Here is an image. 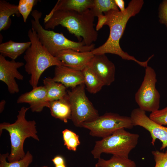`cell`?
Segmentation results:
<instances>
[{"instance_id":"cell-1","label":"cell","mask_w":167,"mask_h":167,"mask_svg":"<svg viewBox=\"0 0 167 167\" xmlns=\"http://www.w3.org/2000/svg\"><path fill=\"white\" fill-rule=\"evenodd\" d=\"M143 0H132L123 11L111 10L104 13L107 20L105 25L109 26L110 32L106 41L102 45L95 48L91 52L95 55L110 53L118 55L122 59L132 60L144 67L148 66L149 61L152 57L150 56L146 61H140L134 57L123 51L119 44L127 22L132 17L138 14L143 4Z\"/></svg>"},{"instance_id":"cell-2","label":"cell","mask_w":167,"mask_h":167,"mask_svg":"<svg viewBox=\"0 0 167 167\" xmlns=\"http://www.w3.org/2000/svg\"><path fill=\"white\" fill-rule=\"evenodd\" d=\"M95 17L90 9L83 12L74 11L59 10L44 19V28L54 29L61 25L77 37L79 42L83 41L89 46L96 41L98 33L94 28Z\"/></svg>"},{"instance_id":"cell-3","label":"cell","mask_w":167,"mask_h":167,"mask_svg":"<svg viewBox=\"0 0 167 167\" xmlns=\"http://www.w3.org/2000/svg\"><path fill=\"white\" fill-rule=\"evenodd\" d=\"M28 36L31 45L24 57V67L26 72L30 75L29 84L34 88L38 86L40 77L46 69L52 66L62 65V63L42 44L33 29L29 30Z\"/></svg>"},{"instance_id":"cell-4","label":"cell","mask_w":167,"mask_h":167,"mask_svg":"<svg viewBox=\"0 0 167 167\" xmlns=\"http://www.w3.org/2000/svg\"><path fill=\"white\" fill-rule=\"evenodd\" d=\"M30 107H22L18 111L15 122L11 124L4 122L0 124V135L3 130L8 131L11 142V151L7 159L9 162L20 160L26 153L24 149V144L26 139L32 137L38 141L39 138L37 134L36 122L34 120H27L26 114Z\"/></svg>"},{"instance_id":"cell-5","label":"cell","mask_w":167,"mask_h":167,"mask_svg":"<svg viewBox=\"0 0 167 167\" xmlns=\"http://www.w3.org/2000/svg\"><path fill=\"white\" fill-rule=\"evenodd\" d=\"M31 15L33 19L31 20L32 28L36 32L38 37L42 44L49 52L55 56L59 52L65 49H72L80 52L92 51L95 45H86L82 41L76 42L70 40L62 33L55 32L43 28L40 22L42 13L36 10L32 11Z\"/></svg>"},{"instance_id":"cell-6","label":"cell","mask_w":167,"mask_h":167,"mask_svg":"<svg viewBox=\"0 0 167 167\" xmlns=\"http://www.w3.org/2000/svg\"><path fill=\"white\" fill-rule=\"evenodd\" d=\"M139 137L137 134L121 129L96 141L91 152L95 159L100 158L102 153L129 158L130 152L138 144Z\"/></svg>"},{"instance_id":"cell-7","label":"cell","mask_w":167,"mask_h":167,"mask_svg":"<svg viewBox=\"0 0 167 167\" xmlns=\"http://www.w3.org/2000/svg\"><path fill=\"white\" fill-rule=\"evenodd\" d=\"M85 87L83 84L67 91V97L71 110V119L78 127H82L84 123L92 121L99 116L86 94Z\"/></svg>"},{"instance_id":"cell-8","label":"cell","mask_w":167,"mask_h":167,"mask_svg":"<svg viewBox=\"0 0 167 167\" xmlns=\"http://www.w3.org/2000/svg\"><path fill=\"white\" fill-rule=\"evenodd\" d=\"M134 126L130 117L112 113L99 116L94 121L84 123L82 125V127L89 130L91 136L102 138L110 135L119 129H131Z\"/></svg>"},{"instance_id":"cell-9","label":"cell","mask_w":167,"mask_h":167,"mask_svg":"<svg viewBox=\"0 0 167 167\" xmlns=\"http://www.w3.org/2000/svg\"><path fill=\"white\" fill-rule=\"evenodd\" d=\"M156 74L151 67H145L143 81L135 95V100L141 109L151 113L159 109L160 93L156 88Z\"/></svg>"},{"instance_id":"cell-10","label":"cell","mask_w":167,"mask_h":167,"mask_svg":"<svg viewBox=\"0 0 167 167\" xmlns=\"http://www.w3.org/2000/svg\"><path fill=\"white\" fill-rule=\"evenodd\" d=\"M130 117L134 126H141L149 132L153 145H154L156 140L158 139L162 143L161 150L167 147V127L153 121L147 116L145 111L139 108L134 109Z\"/></svg>"},{"instance_id":"cell-11","label":"cell","mask_w":167,"mask_h":167,"mask_svg":"<svg viewBox=\"0 0 167 167\" xmlns=\"http://www.w3.org/2000/svg\"><path fill=\"white\" fill-rule=\"evenodd\" d=\"M24 65L22 62L7 60L5 57L0 54V80L6 84L10 94L17 93L19 91L15 79L23 80V75L18 69Z\"/></svg>"},{"instance_id":"cell-12","label":"cell","mask_w":167,"mask_h":167,"mask_svg":"<svg viewBox=\"0 0 167 167\" xmlns=\"http://www.w3.org/2000/svg\"><path fill=\"white\" fill-rule=\"evenodd\" d=\"M94 55L91 51L80 52L67 49L58 52L55 57L62 62V65L82 71L88 65Z\"/></svg>"},{"instance_id":"cell-13","label":"cell","mask_w":167,"mask_h":167,"mask_svg":"<svg viewBox=\"0 0 167 167\" xmlns=\"http://www.w3.org/2000/svg\"><path fill=\"white\" fill-rule=\"evenodd\" d=\"M88 66L100 78L105 85L109 86L114 81L115 65L105 54L94 55Z\"/></svg>"},{"instance_id":"cell-14","label":"cell","mask_w":167,"mask_h":167,"mask_svg":"<svg viewBox=\"0 0 167 167\" xmlns=\"http://www.w3.org/2000/svg\"><path fill=\"white\" fill-rule=\"evenodd\" d=\"M55 81L62 84L66 88H73L84 84V79L82 71L63 66H55L54 76L52 78Z\"/></svg>"},{"instance_id":"cell-15","label":"cell","mask_w":167,"mask_h":167,"mask_svg":"<svg viewBox=\"0 0 167 167\" xmlns=\"http://www.w3.org/2000/svg\"><path fill=\"white\" fill-rule=\"evenodd\" d=\"M46 94V89L44 85L37 86L31 91L21 95L17 102L28 104L32 111L40 112L46 107L44 101Z\"/></svg>"},{"instance_id":"cell-16","label":"cell","mask_w":167,"mask_h":167,"mask_svg":"<svg viewBox=\"0 0 167 167\" xmlns=\"http://www.w3.org/2000/svg\"><path fill=\"white\" fill-rule=\"evenodd\" d=\"M47 107L50 110L51 116L65 123L71 119V110L67 96L63 98L49 102Z\"/></svg>"},{"instance_id":"cell-17","label":"cell","mask_w":167,"mask_h":167,"mask_svg":"<svg viewBox=\"0 0 167 167\" xmlns=\"http://www.w3.org/2000/svg\"><path fill=\"white\" fill-rule=\"evenodd\" d=\"M43 83L46 91L44 101L46 107L49 102L67 96V88L62 84L54 81L52 78L46 77L43 80Z\"/></svg>"},{"instance_id":"cell-18","label":"cell","mask_w":167,"mask_h":167,"mask_svg":"<svg viewBox=\"0 0 167 167\" xmlns=\"http://www.w3.org/2000/svg\"><path fill=\"white\" fill-rule=\"evenodd\" d=\"M93 0H58L50 11L47 15L49 16L59 10H72L83 12L92 7Z\"/></svg>"},{"instance_id":"cell-19","label":"cell","mask_w":167,"mask_h":167,"mask_svg":"<svg viewBox=\"0 0 167 167\" xmlns=\"http://www.w3.org/2000/svg\"><path fill=\"white\" fill-rule=\"evenodd\" d=\"M31 45L30 41L18 42L9 40L0 45V54L15 60L25 52Z\"/></svg>"},{"instance_id":"cell-20","label":"cell","mask_w":167,"mask_h":167,"mask_svg":"<svg viewBox=\"0 0 167 167\" xmlns=\"http://www.w3.org/2000/svg\"><path fill=\"white\" fill-rule=\"evenodd\" d=\"M20 14L18 6L4 0H0V31L8 29L11 24L10 16Z\"/></svg>"},{"instance_id":"cell-21","label":"cell","mask_w":167,"mask_h":167,"mask_svg":"<svg viewBox=\"0 0 167 167\" xmlns=\"http://www.w3.org/2000/svg\"><path fill=\"white\" fill-rule=\"evenodd\" d=\"M82 71L84 77V84L90 93L96 94L105 86L100 78L89 66H86Z\"/></svg>"},{"instance_id":"cell-22","label":"cell","mask_w":167,"mask_h":167,"mask_svg":"<svg viewBox=\"0 0 167 167\" xmlns=\"http://www.w3.org/2000/svg\"><path fill=\"white\" fill-rule=\"evenodd\" d=\"M96 167H137L135 162L129 158L113 155L108 160L101 158L95 164Z\"/></svg>"},{"instance_id":"cell-23","label":"cell","mask_w":167,"mask_h":167,"mask_svg":"<svg viewBox=\"0 0 167 167\" xmlns=\"http://www.w3.org/2000/svg\"><path fill=\"white\" fill-rule=\"evenodd\" d=\"M90 10L95 17L111 10H119L114 0H93Z\"/></svg>"},{"instance_id":"cell-24","label":"cell","mask_w":167,"mask_h":167,"mask_svg":"<svg viewBox=\"0 0 167 167\" xmlns=\"http://www.w3.org/2000/svg\"><path fill=\"white\" fill-rule=\"evenodd\" d=\"M7 152L0 155V167H28L33 161V156L28 151L23 158L11 162H8L6 159L9 155Z\"/></svg>"},{"instance_id":"cell-25","label":"cell","mask_w":167,"mask_h":167,"mask_svg":"<svg viewBox=\"0 0 167 167\" xmlns=\"http://www.w3.org/2000/svg\"><path fill=\"white\" fill-rule=\"evenodd\" d=\"M64 145L70 150L76 151L80 144L79 136L75 133L67 129L62 131Z\"/></svg>"},{"instance_id":"cell-26","label":"cell","mask_w":167,"mask_h":167,"mask_svg":"<svg viewBox=\"0 0 167 167\" xmlns=\"http://www.w3.org/2000/svg\"><path fill=\"white\" fill-rule=\"evenodd\" d=\"M37 0H20L18 6L20 14L22 16L24 22H26L28 17L31 12Z\"/></svg>"},{"instance_id":"cell-27","label":"cell","mask_w":167,"mask_h":167,"mask_svg":"<svg viewBox=\"0 0 167 167\" xmlns=\"http://www.w3.org/2000/svg\"><path fill=\"white\" fill-rule=\"evenodd\" d=\"M149 117L159 124L163 126L167 125V106L151 113Z\"/></svg>"},{"instance_id":"cell-28","label":"cell","mask_w":167,"mask_h":167,"mask_svg":"<svg viewBox=\"0 0 167 167\" xmlns=\"http://www.w3.org/2000/svg\"><path fill=\"white\" fill-rule=\"evenodd\" d=\"M152 153L155 162L154 167H167V150L165 152L153 151Z\"/></svg>"},{"instance_id":"cell-29","label":"cell","mask_w":167,"mask_h":167,"mask_svg":"<svg viewBox=\"0 0 167 167\" xmlns=\"http://www.w3.org/2000/svg\"><path fill=\"white\" fill-rule=\"evenodd\" d=\"M159 16L160 23L167 27V0L163 1L160 4Z\"/></svg>"},{"instance_id":"cell-30","label":"cell","mask_w":167,"mask_h":167,"mask_svg":"<svg viewBox=\"0 0 167 167\" xmlns=\"http://www.w3.org/2000/svg\"><path fill=\"white\" fill-rule=\"evenodd\" d=\"M97 17L98 22L95 28L97 31L100 30L105 25L107 20L106 16L103 14L100 15Z\"/></svg>"},{"instance_id":"cell-31","label":"cell","mask_w":167,"mask_h":167,"mask_svg":"<svg viewBox=\"0 0 167 167\" xmlns=\"http://www.w3.org/2000/svg\"><path fill=\"white\" fill-rule=\"evenodd\" d=\"M52 161L55 165L65 164L64 158L60 156H55L52 159Z\"/></svg>"},{"instance_id":"cell-32","label":"cell","mask_w":167,"mask_h":167,"mask_svg":"<svg viewBox=\"0 0 167 167\" xmlns=\"http://www.w3.org/2000/svg\"><path fill=\"white\" fill-rule=\"evenodd\" d=\"M115 2L118 7L120 9V11H124L125 8L124 2L123 0H114Z\"/></svg>"},{"instance_id":"cell-33","label":"cell","mask_w":167,"mask_h":167,"mask_svg":"<svg viewBox=\"0 0 167 167\" xmlns=\"http://www.w3.org/2000/svg\"><path fill=\"white\" fill-rule=\"evenodd\" d=\"M6 102L5 100H2L0 102V112L2 113L3 110Z\"/></svg>"},{"instance_id":"cell-34","label":"cell","mask_w":167,"mask_h":167,"mask_svg":"<svg viewBox=\"0 0 167 167\" xmlns=\"http://www.w3.org/2000/svg\"><path fill=\"white\" fill-rule=\"evenodd\" d=\"M55 167H66L65 164L56 165Z\"/></svg>"},{"instance_id":"cell-35","label":"cell","mask_w":167,"mask_h":167,"mask_svg":"<svg viewBox=\"0 0 167 167\" xmlns=\"http://www.w3.org/2000/svg\"><path fill=\"white\" fill-rule=\"evenodd\" d=\"M41 167H48L47 166H41Z\"/></svg>"}]
</instances>
